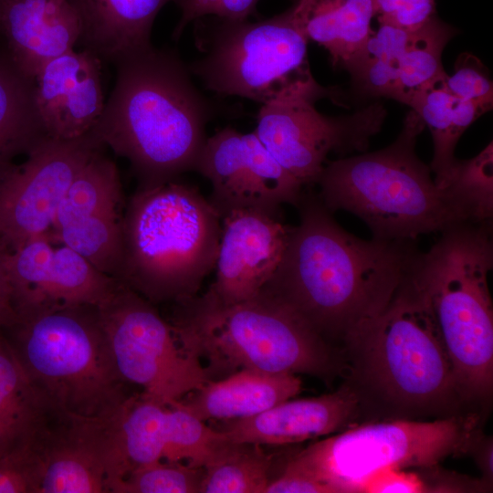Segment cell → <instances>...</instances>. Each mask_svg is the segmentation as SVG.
<instances>
[{"label":"cell","instance_id":"cell-1","mask_svg":"<svg viewBox=\"0 0 493 493\" xmlns=\"http://www.w3.org/2000/svg\"><path fill=\"white\" fill-rule=\"evenodd\" d=\"M274 274L261 289L324 340L345 341L383 312L414 271V240H364L343 229L318 194L302 192Z\"/></svg>","mask_w":493,"mask_h":493},{"label":"cell","instance_id":"cell-2","mask_svg":"<svg viewBox=\"0 0 493 493\" xmlns=\"http://www.w3.org/2000/svg\"><path fill=\"white\" fill-rule=\"evenodd\" d=\"M114 65L115 85L92 133L130 162L138 189L194 171L215 110L188 66L175 52L153 47Z\"/></svg>","mask_w":493,"mask_h":493},{"label":"cell","instance_id":"cell-3","mask_svg":"<svg viewBox=\"0 0 493 493\" xmlns=\"http://www.w3.org/2000/svg\"><path fill=\"white\" fill-rule=\"evenodd\" d=\"M411 110L402 131L389 146L372 152L328 162L317 181L318 194L330 212L348 211L383 240H415L442 232L467 215L446 188L431 177V169L416 154L425 128Z\"/></svg>","mask_w":493,"mask_h":493},{"label":"cell","instance_id":"cell-4","mask_svg":"<svg viewBox=\"0 0 493 493\" xmlns=\"http://www.w3.org/2000/svg\"><path fill=\"white\" fill-rule=\"evenodd\" d=\"M121 226L119 281L152 304L196 296L221 236V217L197 188L174 180L137 189Z\"/></svg>","mask_w":493,"mask_h":493},{"label":"cell","instance_id":"cell-5","mask_svg":"<svg viewBox=\"0 0 493 493\" xmlns=\"http://www.w3.org/2000/svg\"><path fill=\"white\" fill-rule=\"evenodd\" d=\"M176 305L174 332L186 351L206 363L211 380L241 369L325 376L334 367L326 340L263 293L233 305L205 294Z\"/></svg>","mask_w":493,"mask_h":493},{"label":"cell","instance_id":"cell-6","mask_svg":"<svg viewBox=\"0 0 493 493\" xmlns=\"http://www.w3.org/2000/svg\"><path fill=\"white\" fill-rule=\"evenodd\" d=\"M492 223L460 222L421 252L415 278L452 364L456 389L488 395L493 383Z\"/></svg>","mask_w":493,"mask_h":493},{"label":"cell","instance_id":"cell-7","mask_svg":"<svg viewBox=\"0 0 493 493\" xmlns=\"http://www.w3.org/2000/svg\"><path fill=\"white\" fill-rule=\"evenodd\" d=\"M2 330L29 379L54 409L108 416L130 396L115 368L98 305L20 314Z\"/></svg>","mask_w":493,"mask_h":493},{"label":"cell","instance_id":"cell-8","mask_svg":"<svg viewBox=\"0 0 493 493\" xmlns=\"http://www.w3.org/2000/svg\"><path fill=\"white\" fill-rule=\"evenodd\" d=\"M194 21L195 45L203 55L188 68L206 89L263 105L321 87L310 72L309 41L289 9L257 22L212 16Z\"/></svg>","mask_w":493,"mask_h":493},{"label":"cell","instance_id":"cell-9","mask_svg":"<svg viewBox=\"0 0 493 493\" xmlns=\"http://www.w3.org/2000/svg\"><path fill=\"white\" fill-rule=\"evenodd\" d=\"M476 416L433 422L363 425L316 441L295 454L283 471L325 486L330 493L362 492L365 480L384 467H432L475 443Z\"/></svg>","mask_w":493,"mask_h":493},{"label":"cell","instance_id":"cell-10","mask_svg":"<svg viewBox=\"0 0 493 493\" xmlns=\"http://www.w3.org/2000/svg\"><path fill=\"white\" fill-rule=\"evenodd\" d=\"M346 343L358 350L372 381L400 401L433 402L456 389L451 362L415 269L385 309Z\"/></svg>","mask_w":493,"mask_h":493},{"label":"cell","instance_id":"cell-11","mask_svg":"<svg viewBox=\"0 0 493 493\" xmlns=\"http://www.w3.org/2000/svg\"><path fill=\"white\" fill-rule=\"evenodd\" d=\"M115 368L127 384L163 404L211 380L203 362L180 343L153 304L121 281L98 305Z\"/></svg>","mask_w":493,"mask_h":493},{"label":"cell","instance_id":"cell-12","mask_svg":"<svg viewBox=\"0 0 493 493\" xmlns=\"http://www.w3.org/2000/svg\"><path fill=\"white\" fill-rule=\"evenodd\" d=\"M333 91H296L263 104L254 131L271 155L303 186L317 184L327 156L364 152L380 131L386 110L375 101L352 114L330 117L315 102Z\"/></svg>","mask_w":493,"mask_h":493},{"label":"cell","instance_id":"cell-13","mask_svg":"<svg viewBox=\"0 0 493 493\" xmlns=\"http://www.w3.org/2000/svg\"><path fill=\"white\" fill-rule=\"evenodd\" d=\"M104 147L91 131L74 139L48 136L0 180V235L11 251L48 235L72 181Z\"/></svg>","mask_w":493,"mask_h":493},{"label":"cell","instance_id":"cell-14","mask_svg":"<svg viewBox=\"0 0 493 493\" xmlns=\"http://www.w3.org/2000/svg\"><path fill=\"white\" fill-rule=\"evenodd\" d=\"M194 171L211 183L209 202L221 218L241 209L278 215L281 205L296 206L303 192L254 131L229 126L207 137Z\"/></svg>","mask_w":493,"mask_h":493},{"label":"cell","instance_id":"cell-15","mask_svg":"<svg viewBox=\"0 0 493 493\" xmlns=\"http://www.w3.org/2000/svg\"><path fill=\"white\" fill-rule=\"evenodd\" d=\"M114 440L121 480L159 460L204 467L227 436L175 402L167 405L142 393L130 395L117 411Z\"/></svg>","mask_w":493,"mask_h":493},{"label":"cell","instance_id":"cell-16","mask_svg":"<svg viewBox=\"0 0 493 493\" xmlns=\"http://www.w3.org/2000/svg\"><path fill=\"white\" fill-rule=\"evenodd\" d=\"M16 316L77 305H99L119 280L48 235L12 251L8 260Z\"/></svg>","mask_w":493,"mask_h":493},{"label":"cell","instance_id":"cell-17","mask_svg":"<svg viewBox=\"0 0 493 493\" xmlns=\"http://www.w3.org/2000/svg\"><path fill=\"white\" fill-rule=\"evenodd\" d=\"M117 411L101 417L53 411L42 430L41 493L110 492L119 479L114 440Z\"/></svg>","mask_w":493,"mask_h":493},{"label":"cell","instance_id":"cell-18","mask_svg":"<svg viewBox=\"0 0 493 493\" xmlns=\"http://www.w3.org/2000/svg\"><path fill=\"white\" fill-rule=\"evenodd\" d=\"M221 222L215 278L205 294L233 305L260 293L279 264L291 226L278 215L251 209L232 211Z\"/></svg>","mask_w":493,"mask_h":493},{"label":"cell","instance_id":"cell-19","mask_svg":"<svg viewBox=\"0 0 493 493\" xmlns=\"http://www.w3.org/2000/svg\"><path fill=\"white\" fill-rule=\"evenodd\" d=\"M101 60L84 49L48 61L35 78V95L48 136L74 139L89 131L104 105Z\"/></svg>","mask_w":493,"mask_h":493},{"label":"cell","instance_id":"cell-20","mask_svg":"<svg viewBox=\"0 0 493 493\" xmlns=\"http://www.w3.org/2000/svg\"><path fill=\"white\" fill-rule=\"evenodd\" d=\"M357 407L355 393L341 388L318 397L288 399L258 414L225 421L218 430L234 442L285 446L342 431Z\"/></svg>","mask_w":493,"mask_h":493},{"label":"cell","instance_id":"cell-21","mask_svg":"<svg viewBox=\"0 0 493 493\" xmlns=\"http://www.w3.org/2000/svg\"><path fill=\"white\" fill-rule=\"evenodd\" d=\"M80 21L68 0H3L0 33L15 67L35 79L51 59L72 50Z\"/></svg>","mask_w":493,"mask_h":493},{"label":"cell","instance_id":"cell-22","mask_svg":"<svg viewBox=\"0 0 493 493\" xmlns=\"http://www.w3.org/2000/svg\"><path fill=\"white\" fill-rule=\"evenodd\" d=\"M80 21L85 49L116 62L152 47L151 32L159 11L178 0H68Z\"/></svg>","mask_w":493,"mask_h":493},{"label":"cell","instance_id":"cell-23","mask_svg":"<svg viewBox=\"0 0 493 493\" xmlns=\"http://www.w3.org/2000/svg\"><path fill=\"white\" fill-rule=\"evenodd\" d=\"M301 388L298 374L241 369L207 381L175 403L204 422L227 421L258 414L294 398Z\"/></svg>","mask_w":493,"mask_h":493},{"label":"cell","instance_id":"cell-24","mask_svg":"<svg viewBox=\"0 0 493 493\" xmlns=\"http://www.w3.org/2000/svg\"><path fill=\"white\" fill-rule=\"evenodd\" d=\"M289 10L296 27L328 51L334 67L346 68L372 33L373 0H295Z\"/></svg>","mask_w":493,"mask_h":493},{"label":"cell","instance_id":"cell-25","mask_svg":"<svg viewBox=\"0 0 493 493\" xmlns=\"http://www.w3.org/2000/svg\"><path fill=\"white\" fill-rule=\"evenodd\" d=\"M446 73L419 90L408 102L432 135L434 155L430 169L435 183L445 187L456 163V145L463 132L488 111L473 101L453 95L446 85Z\"/></svg>","mask_w":493,"mask_h":493},{"label":"cell","instance_id":"cell-26","mask_svg":"<svg viewBox=\"0 0 493 493\" xmlns=\"http://www.w3.org/2000/svg\"><path fill=\"white\" fill-rule=\"evenodd\" d=\"M54 410L0 329V456L38 434Z\"/></svg>","mask_w":493,"mask_h":493},{"label":"cell","instance_id":"cell-27","mask_svg":"<svg viewBox=\"0 0 493 493\" xmlns=\"http://www.w3.org/2000/svg\"><path fill=\"white\" fill-rule=\"evenodd\" d=\"M48 134L39 114L35 79L0 53V180Z\"/></svg>","mask_w":493,"mask_h":493},{"label":"cell","instance_id":"cell-28","mask_svg":"<svg viewBox=\"0 0 493 493\" xmlns=\"http://www.w3.org/2000/svg\"><path fill=\"white\" fill-rule=\"evenodd\" d=\"M122 203L116 163L96 152L72 181L58 209L55 231L73 221L96 215L120 214Z\"/></svg>","mask_w":493,"mask_h":493},{"label":"cell","instance_id":"cell-29","mask_svg":"<svg viewBox=\"0 0 493 493\" xmlns=\"http://www.w3.org/2000/svg\"><path fill=\"white\" fill-rule=\"evenodd\" d=\"M271 465L261 445L227 439L204 467L200 493H265Z\"/></svg>","mask_w":493,"mask_h":493},{"label":"cell","instance_id":"cell-30","mask_svg":"<svg viewBox=\"0 0 493 493\" xmlns=\"http://www.w3.org/2000/svg\"><path fill=\"white\" fill-rule=\"evenodd\" d=\"M456 30L434 16L414 30L412 38L398 58L394 99L408 104L423 88L446 74L442 52Z\"/></svg>","mask_w":493,"mask_h":493},{"label":"cell","instance_id":"cell-31","mask_svg":"<svg viewBox=\"0 0 493 493\" xmlns=\"http://www.w3.org/2000/svg\"><path fill=\"white\" fill-rule=\"evenodd\" d=\"M121 215L103 214L81 218L60 227L57 238L100 271L117 278L120 271Z\"/></svg>","mask_w":493,"mask_h":493},{"label":"cell","instance_id":"cell-32","mask_svg":"<svg viewBox=\"0 0 493 493\" xmlns=\"http://www.w3.org/2000/svg\"><path fill=\"white\" fill-rule=\"evenodd\" d=\"M467 215L469 222H491L493 215V146L477 156L456 160L445 187Z\"/></svg>","mask_w":493,"mask_h":493},{"label":"cell","instance_id":"cell-33","mask_svg":"<svg viewBox=\"0 0 493 493\" xmlns=\"http://www.w3.org/2000/svg\"><path fill=\"white\" fill-rule=\"evenodd\" d=\"M204 467L159 460L140 467L110 488L111 493H200Z\"/></svg>","mask_w":493,"mask_h":493},{"label":"cell","instance_id":"cell-34","mask_svg":"<svg viewBox=\"0 0 493 493\" xmlns=\"http://www.w3.org/2000/svg\"><path fill=\"white\" fill-rule=\"evenodd\" d=\"M43 428L26 443L0 456V493H41L45 473Z\"/></svg>","mask_w":493,"mask_h":493},{"label":"cell","instance_id":"cell-35","mask_svg":"<svg viewBox=\"0 0 493 493\" xmlns=\"http://www.w3.org/2000/svg\"><path fill=\"white\" fill-rule=\"evenodd\" d=\"M446 85L455 96L473 101L488 110L493 105V84L480 60L469 53L461 54L455 64V72L446 75Z\"/></svg>","mask_w":493,"mask_h":493},{"label":"cell","instance_id":"cell-36","mask_svg":"<svg viewBox=\"0 0 493 493\" xmlns=\"http://www.w3.org/2000/svg\"><path fill=\"white\" fill-rule=\"evenodd\" d=\"M259 0H178L182 14L173 37L177 40L185 26L200 17L212 16L229 20H246L256 14Z\"/></svg>","mask_w":493,"mask_h":493},{"label":"cell","instance_id":"cell-37","mask_svg":"<svg viewBox=\"0 0 493 493\" xmlns=\"http://www.w3.org/2000/svg\"><path fill=\"white\" fill-rule=\"evenodd\" d=\"M374 14L380 24L415 30L435 13V0H373Z\"/></svg>","mask_w":493,"mask_h":493},{"label":"cell","instance_id":"cell-38","mask_svg":"<svg viewBox=\"0 0 493 493\" xmlns=\"http://www.w3.org/2000/svg\"><path fill=\"white\" fill-rule=\"evenodd\" d=\"M427 487L415 473L394 467H384L372 473L364 482L365 493H422Z\"/></svg>","mask_w":493,"mask_h":493},{"label":"cell","instance_id":"cell-39","mask_svg":"<svg viewBox=\"0 0 493 493\" xmlns=\"http://www.w3.org/2000/svg\"><path fill=\"white\" fill-rule=\"evenodd\" d=\"M11 249L0 235V329L11 326L16 319L8 260Z\"/></svg>","mask_w":493,"mask_h":493},{"label":"cell","instance_id":"cell-40","mask_svg":"<svg viewBox=\"0 0 493 493\" xmlns=\"http://www.w3.org/2000/svg\"><path fill=\"white\" fill-rule=\"evenodd\" d=\"M265 493H330L322 484L308 477L282 471L271 478Z\"/></svg>","mask_w":493,"mask_h":493},{"label":"cell","instance_id":"cell-41","mask_svg":"<svg viewBox=\"0 0 493 493\" xmlns=\"http://www.w3.org/2000/svg\"><path fill=\"white\" fill-rule=\"evenodd\" d=\"M2 2H3V0H0V9H1V5H2ZM0 34H1V33H0Z\"/></svg>","mask_w":493,"mask_h":493}]
</instances>
